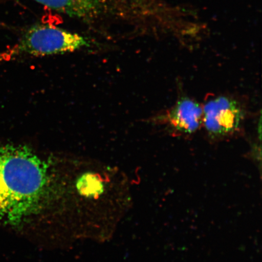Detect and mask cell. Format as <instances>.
<instances>
[{
    "instance_id": "1",
    "label": "cell",
    "mask_w": 262,
    "mask_h": 262,
    "mask_svg": "<svg viewBox=\"0 0 262 262\" xmlns=\"http://www.w3.org/2000/svg\"><path fill=\"white\" fill-rule=\"evenodd\" d=\"M48 169L29 147L0 145V222L15 225L38 210L48 189Z\"/></svg>"
},
{
    "instance_id": "2",
    "label": "cell",
    "mask_w": 262,
    "mask_h": 262,
    "mask_svg": "<svg viewBox=\"0 0 262 262\" xmlns=\"http://www.w3.org/2000/svg\"><path fill=\"white\" fill-rule=\"evenodd\" d=\"M86 38L53 26L37 25L25 33L18 47L19 52L35 56L67 53L89 47Z\"/></svg>"
},
{
    "instance_id": "3",
    "label": "cell",
    "mask_w": 262,
    "mask_h": 262,
    "mask_svg": "<svg viewBox=\"0 0 262 262\" xmlns=\"http://www.w3.org/2000/svg\"><path fill=\"white\" fill-rule=\"evenodd\" d=\"M203 124L208 135L224 139L240 131L245 118L243 105L233 97L221 96L206 102L203 107Z\"/></svg>"
},
{
    "instance_id": "4",
    "label": "cell",
    "mask_w": 262,
    "mask_h": 262,
    "mask_svg": "<svg viewBox=\"0 0 262 262\" xmlns=\"http://www.w3.org/2000/svg\"><path fill=\"white\" fill-rule=\"evenodd\" d=\"M203 107L194 100L182 97L165 113L157 116L153 122L165 125L172 132L190 136L203 124Z\"/></svg>"
},
{
    "instance_id": "5",
    "label": "cell",
    "mask_w": 262,
    "mask_h": 262,
    "mask_svg": "<svg viewBox=\"0 0 262 262\" xmlns=\"http://www.w3.org/2000/svg\"><path fill=\"white\" fill-rule=\"evenodd\" d=\"M40 4L71 17L93 19L101 14L98 0H35Z\"/></svg>"
}]
</instances>
